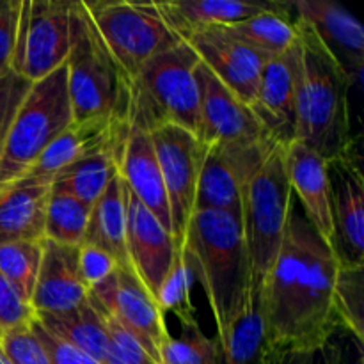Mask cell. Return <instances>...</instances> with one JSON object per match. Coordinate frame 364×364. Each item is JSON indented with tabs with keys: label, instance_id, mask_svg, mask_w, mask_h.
Returning a JSON list of instances; mask_svg holds the SVG:
<instances>
[{
	"label": "cell",
	"instance_id": "obj_10",
	"mask_svg": "<svg viewBox=\"0 0 364 364\" xmlns=\"http://www.w3.org/2000/svg\"><path fill=\"white\" fill-rule=\"evenodd\" d=\"M160 173L166 185L171 210V233L178 251L187 235L188 223L194 215L196 191L199 173L208 146L198 135L178 124H162L149 132Z\"/></svg>",
	"mask_w": 364,
	"mask_h": 364
},
{
	"label": "cell",
	"instance_id": "obj_20",
	"mask_svg": "<svg viewBox=\"0 0 364 364\" xmlns=\"http://www.w3.org/2000/svg\"><path fill=\"white\" fill-rule=\"evenodd\" d=\"M78 274L77 247L43 240V258L31 304L36 315H66L87 301Z\"/></svg>",
	"mask_w": 364,
	"mask_h": 364
},
{
	"label": "cell",
	"instance_id": "obj_11",
	"mask_svg": "<svg viewBox=\"0 0 364 364\" xmlns=\"http://www.w3.org/2000/svg\"><path fill=\"white\" fill-rule=\"evenodd\" d=\"M199 89V141L223 148L279 146L259 123L252 107L228 89L203 63L196 68Z\"/></svg>",
	"mask_w": 364,
	"mask_h": 364
},
{
	"label": "cell",
	"instance_id": "obj_26",
	"mask_svg": "<svg viewBox=\"0 0 364 364\" xmlns=\"http://www.w3.org/2000/svg\"><path fill=\"white\" fill-rule=\"evenodd\" d=\"M124 141L127 139L112 142L100 151L71 164L53 178L52 187L75 196L84 205L92 206L110 181L119 174Z\"/></svg>",
	"mask_w": 364,
	"mask_h": 364
},
{
	"label": "cell",
	"instance_id": "obj_1",
	"mask_svg": "<svg viewBox=\"0 0 364 364\" xmlns=\"http://www.w3.org/2000/svg\"><path fill=\"white\" fill-rule=\"evenodd\" d=\"M338 259L291 199L283 245L262 295L269 347L308 348L340 333L334 315Z\"/></svg>",
	"mask_w": 364,
	"mask_h": 364
},
{
	"label": "cell",
	"instance_id": "obj_8",
	"mask_svg": "<svg viewBox=\"0 0 364 364\" xmlns=\"http://www.w3.org/2000/svg\"><path fill=\"white\" fill-rule=\"evenodd\" d=\"M82 2L130 84L149 59L183 41L164 21L156 2Z\"/></svg>",
	"mask_w": 364,
	"mask_h": 364
},
{
	"label": "cell",
	"instance_id": "obj_23",
	"mask_svg": "<svg viewBox=\"0 0 364 364\" xmlns=\"http://www.w3.org/2000/svg\"><path fill=\"white\" fill-rule=\"evenodd\" d=\"M119 176L132 194L171 231L169 199L149 132L130 124L121 153Z\"/></svg>",
	"mask_w": 364,
	"mask_h": 364
},
{
	"label": "cell",
	"instance_id": "obj_41",
	"mask_svg": "<svg viewBox=\"0 0 364 364\" xmlns=\"http://www.w3.org/2000/svg\"><path fill=\"white\" fill-rule=\"evenodd\" d=\"M21 4L23 0H0V77L13 66Z\"/></svg>",
	"mask_w": 364,
	"mask_h": 364
},
{
	"label": "cell",
	"instance_id": "obj_13",
	"mask_svg": "<svg viewBox=\"0 0 364 364\" xmlns=\"http://www.w3.org/2000/svg\"><path fill=\"white\" fill-rule=\"evenodd\" d=\"M276 146L223 148L208 146L198 180L194 212H242V194Z\"/></svg>",
	"mask_w": 364,
	"mask_h": 364
},
{
	"label": "cell",
	"instance_id": "obj_18",
	"mask_svg": "<svg viewBox=\"0 0 364 364\" xmlns=\"http://www.w3.org/2000/svg\"><path fill=\"white\" fill-rule=\"evenodd\" d=\"M297 20L308 25L323 48L340 63L352 80L364 66V28L361 21L341 4L329 0L291 2Z\"/></svg>",
	"mask_w": 364,
	"mask_h": 364
},
{
	"label": "cell",
	"instance_id": "obj_34",
	"mask_svg": "<svg viewBox=\"0 0 364 364\" xmlns=\"http://www.w3.org/2000/svg\"><path fill=\"white\" fill-rule=\"evenodd\" d=\"M194 283V270H192L183 249H180L174 256L169 276H167L159 299H156L164 315L174 313L180 323L191 322L196 318V308L191 302V288Z\"/></svg>",
	"mask_w": 364,
	"mask_h": 364
},
{
	"label": "cell",
	"instance_id": "obj_27",
	"mask_svg": "<svg viewBox=\"0 0 364 364\" xmlns=\"http://www.w3.org/2000/svg\"><path fill=\"white\" fill-rule=\"evenodd\" d=\"M36 320L53 336L80 348L103 364L109 352L110 338L105 316L95 304L85 301L80 308L66 315H36Z\"/></svg>",
	"mask_w": 364,
	"mask_h": 364
},
{
	"label": "cell",
	"instance_id": "obj_45",
	"mask_svg": "<svg viewBox=\"0 0 364 364\" xmlns=\"http://www.w3.org/2000/svg\"><path fill=\"white\" fill-rule=\"evenodd\" d=\"M0 338H2V333H0Z\"/></svg>",
	"mask_w": 364,
	"mask_h": 364
},
{
	"label": "cell",
	"instance_id": "obj_43",
	"mask_svg": "<svg viewBox=\"0 0 364 364\" xmlns=\"http://www.w3.org/2000/svg\"><path fill=\"white\" fill-rule=\"evenodd\" d=\"M354 348H355V355H354V361H350V364H363V343L361 341L355 340Z\"/></svg>",
	"mask_w": 364,
	"mask_h": 364
},
{
	"label": "cell",
	"instance_id": "obj_37",
	"mask_svg": "<svg viewBox=\"0 0 364 364\" xmlns=\"http://www.w3.org/2000/svg\"><path fill=\"white\" fill-rule=\"evenodd\" d=\"M36 320V311L27 299L0 274V333L31 327Z\"/></svg>",
	"mask_w": 364,
	"mask_h": 364
},
{
	"label": "cell",
	"instance_id": "obj_31",
	"mask_svg": "<svg viewBox=\"0 0 364 364\" xmlns=\"http://www.w3.org/2000/svg\"><path fill=\"white\" fill-rule=\"evenodd\" d=\"M364 265L340 267L334 284V315L340 331L364 341Z\"/></svg>",
	"mask_w": 364,
	"mask_h": 364
},
{
	"label": "cell",
	"instance_id": "obj_17",
	"mask_svg": "<svg viewBox=\"0 0 364 364\" xmlns=\"http://www.w3.org/2000/svg\"><path fill=\"white\" fill-rule=\"evenodd\" d=\"M128 130L130 123L109 119V117H95L80 123H71L70 128H66L43 151L34 166L14 183L52 185L53 178L60 171L112 142L127 139Z\"/></svg>",
	"mask_w": 364,
	"mask_h": 364
},
{
	"label": "cell",
	"instance_id": "obj_25",
	"mask_svg": "<svg viewBox=\"0 0 364 364\" xmlns=\"http://www.w3.org/2000/svg\"><path fill=\"white\" fill-rule=\"evenodd\" d=\"M82 244L109 252L119 267H128L127 255V199L124 181L117 174L98 201L91 206Z\"/></svg>",
	"mask_w": 364,
	"mask_h": 364
},
{
	"label": "cell",
	"instance_id": "obj_44",
	"mask_svg": "<svg viewBox=\"0 0 364 364\" xmlns=\"http://www.w3.org/2000/svg\"><path fill=\"white\" fill-rule=\"evenodd\" d=\"M0 364H13V363L9 361V359L6 358V354H4V352H2V348H0Z\"/></svg>",
	"mask_w": 364,
	"mask_h": 364
},
{
	"label": "cell",
	"instance_id": "obj_9",
	"mask_svg": "<svg viewBox=\"0 0 364 364\" xmlns=\"http://www.w3.org/2000/svg\"><path fill=\"white\" fill-rule=\"evenodd\" d=\"M71 0H23L11 71L41 80L66 64L71 46Z\"/></svg>",
	"mask_w": 364,
	"mask_h": 364
},
{
	"label": "cell",
	"instance_id": "obj_12",
	"mask_svg": "<svg viewBox=\"0 0 364 364\" xmlns=\"http://www.w3.org/2000/svg\"><path fill=\"white\" fill-rule=\"evenodd\" d=\"M333 252L340 267L364 265V176L358 149L327 162Z\"/></svg>",
	"mask_w": 364,
	"mask_h": 364
},
{
	"label": "cell",
	"instance_id": "obj_40",
	"mask_svg": "<svg viewBox=\"0 0 364 364\" xmlns=\"http://www.w3.org/2000/svg\"><path fill=\"white\" fill-rule=\"evenodd\" d=\"M28 89H31V82L18 77L13 71L0 77V156H2L11 121Z\"/></svg>",
	"mask_w": 364,
	"mask_h": 364
},
{
	"label": "cell",
	"instance_id": "obj_24",
	"mask_svg": "<svg viewBox=\"0 0 364 364\" xmlns=\"http://www.w3.org/2000/svg\"><path fill=\"white\" fill-rule=\"evenodd\" d=\"M52 185L13 183L0 191V245L45 240Z\"/></svg>",
	"mask_w": 364,
	"mask_h": 364
},
{
	"label": "cell",
	"instance_id": "obj_29",
	"mask_svg": "<svg viewBox=\"0 0 364 364\" xmlns=\"http://www.w3.org/2000/svg\"><path fill=\"white\" fill-rule=\"evenodd\" d=\"M265 347L262 299L256 295L252 297L247 315L233 327L228 340L219 343V364H263Z\"/></svg>",
	"mask_w": 364,
	"mask_h": 364
},
{
	"label": "cell",
	"instance_id": "obj_16",
	"mask_svg": "<svg viewBox=\"0 0 364 364\" xmlns=\"http://www.w3.org/2000/svg\"><path fill=\"white\" fill-rule=\"evenodd\" d=\"M185 41L228 89L252 105L258 91L259 75L269 59L233 38L223 25H213L194 32Z\"/></svg>",
	"mask_w": 364,
	"mask_h": 364
},
{
	"label": "cell",
	"instance_id": "obj_32",
	"mask_svg": "<svg viewBox=\"0 0 364 364\" xmlns=\"http://www.w3.org/2000/svg\"><path fill=\"white\" fill-rule=\"evenodd\" d=\"M43 258L41 242H13L0 245V274L31 302Z\"/></svg>",
	"mask_w": 364,
	"mask_h": 364
},
{
	"label": "cell",
	"instance_id": "obj_38",
	"mask_svg": "<svg viewBox=\"0 0 364 364\" xmlns=\"http://www.w3.org/2000/svg\"><path fill=\"white\" fill-rule=\"evenodd\" d=\"M0 348L13 364H50L45 348L31 327L2 334Z\"/></svg>",
	"mask_w": 364,
	"mask_h": 364
},
{
	"label": "cell",
	"instance_id": "obj_21",
	"mask_svg": "<svg viewBox=\"0 0 364 364\" xmlns=\"http://www.w3.org/2000/svg\"><path fill=\"white\" fill-rule=\"evenodd\" d=\"M288 180L304 212L322 240L333 249V217H331V185L327 162L302 142L294 141L284 148Z\"/></svg>",
	"mask_w": 364,
	"mask_h": 364
},
{
	"label": "cell",
	"instance_id": "obj_22",
	"mask_svg": "<svg viewBox=\"0 0 364 364\" xmlns=\"http://www.w3.org/2000/svg\"><path fill=\"white\" fill-rule=\"evenodd\" d=\"M164 21L181 39L213 25H233L263 13L291 14V2H244V0H192V2H156Z\"/></svg>",
	"mask_w": 364,
	"mask_h": 364
},
{
	"label": "cell",
	"instance_id": "obj_7",
	"mask_svg": "<svg viewBox=\"0 0 364 364\" xmlns=\"http://www.w3.org/2000/svg\"><path fill=\"white\" fill-rule=\"evenodd\" d=\"M73 123L66 64L31 84L21 100L0 156V191L20 180L46 148Z\"/></svg>",
	"mask_w": 364,
	"mask_h": 364
},
{
	"label": "cell",
	"instance_id": "obj_4",
	"mask_svg": "<svg viewBox=\"0 0 364 364\" xmlns=\"http://www.w3.org/2000/svg\"><path fill=\"white\" fill-rule=\"evenodd\" d=\"M66 75L73 123L95 117L130 123V80L100 38L82 0L71 6Z\"/></svg>",
	"mask_w": 364,
	"mask_h": 364
},
{
	"label": "cell",
	"instance_id": "obj_15",
	"mask_svg": "<svg viewBox=\"0 0 364 364\" xmlns=\"http://www.w3.org/2000/svg\"><path fill=\"white\" fill-rule=\"evenodd\" d=\"M127 199V255L128 263L146 290L159 299L173 267L178 247L169 230L135 198L124 185Z\"/></svg>",
	"mask_w": 364,
	"mask_h": 364
},
{
	"label": "cell",
	"instance_id": "obj_33",
	"mask_svg": "<svg viewBox=\"0 0 364 364\" xmlns=\"http://www.w3.org/2000/svg\"><path fill=\"white\" fill-rule=\"evenodd\" d=\"M162 364H219L217 338L206 336L198 318L183 322L180 336H169L164 343Z\"/></svg>",
	"mask_w": 364,
	"mask_h": 364
},
{
	"label": "cell",
	"instance_id": "obj_6",
	"mask_svg": "<svg viewBox=\"0 0 364 364\" xmlns=\"http://www.w3.org/2000/svg\"><path fill=\"white\" fill-rule=\"evenodd\" d=\"M291 192L284 148L276 146L242 194V230L251 265L252 297L262 295L283 245L290 215Z\"/></svg>",
	"mask_w": 364,
	"mask_h": 364
},
{
	"label": "cell",
	"instance_id": "obj_2",
	"mask_svg": "<svg viewBox=\"0 0 364 364\" xmlns=\"http://www.w3.org/2000/svg\"><path fill=\"white\" fill-rule=\"evenodd\" d=\"M181 249L210 302L217 341L224 343L233 327L247 315L252 301L242 215L223 210L194 212Z\"/></svg>",
	"mask_w": 364,
	"mask_h": 364
},
{
	"label": "cell",
	"instance_id": "obj_5",
	"mask_svg": "<svg viewBox=\"0 0 364 364\" xmlns=\"http://www.w3.org/2000/svg\"><path fill=\"white\" fill-rule=\"evenodd\" d=\"M199 63L187 41L149 59L130 84V124L146 132L178 124L199 135Z\"/></svg>",
	"mask_w": 364,
	"mask_h": 364
},
{
	"label": "cell",
	"instance_id": "obj_14",
	"mask_svg": "<svg viewBox=\"0 0 364 364\" xmlns=\"http://www.w3.org/2000/svg\"><path fill=\"white\" fill-rule=\"evenodd\" d=\"M301 64V43L267 60L259 75L252 110L267 134L287 148L295 141L297 128V77Z\"/></svg>",
	"mask_w": 364,
	"mask_h": 364
},
{
	"label": "cell",
	"instance_id": "obj_30",
	"mask_svg": "<svg viewBox=\"0 0 364 364\" xmlns=\"http://www.w3.org/2000/svg\"><path fill=\"white\" fill-rule=\"evenodd\" d=\"M89 212L91 206L84 205L68 192L52 187L46 206L45 238L68 247H78L84 240Z\"/></svg>",
	"mask_w": 364,
	"mask_h": 364
},
{
	"label": "cell",
	"instance_id": "obj_19",
	"mask_svg": "<svg viewBox=\"0 0 364 364\" xmlns=\"http://www.w3.org/2000/svg\"><path fill=\"white\" fill-rule=\"evenodd\" d=\"M103 315L114 316L156 363L162 364V347L171 336L166 315L130 265L117 267L114 304Z\"/></svg>",
	"mask_w": 364,
	"mask_h": 364
},
{
	"label": "cell",
	"instance_id": "obj_42",
	"mask_svg": "<svg viewBox=\"0 0 364 364\" xmlns=\"http://www.w3.org/2000/svg\"><path fill=\"white\" fill-rule=\"evenodd\" d=\"M32 333L36 334V338L39 340V343L45 348L46 355H48L50 364H102L96 361L95 358H91L89 354L82 352L80 348L73 347V345L66 343L60 338L53 336L52 333L45 329L38 320H34L31 326Z\"/></svg>",
	"mask_w": 364,
	"mask_h": 364
},
{
	"label": "cell",
	"instance_id": "obj_28",
	"mask_svg": "<svg viewBox=\"0 0 364 364\" xmlns=\"http://www.w3.org/2000/svg\"><path fill=\"white\" fill-rule=\"evenodd\" d=\"M223 27L233 38L251 46L269 60L290 50L299 41V32L291 14L263 13Z\"/></svg>",
	"mask_w": 364,
	"mask_h": 364
},
{
	"label": "cell",
	"instance_id": "obj_3",
	"mask_svg": "<svg viewBox=\"0 0 364 364\" xmlns=\"http://www.w3.org/2000/svg\"><path fill=\"white\" fill-rule=\"evenodd\" d=\"M294 21L301 43L295 141L331 162L355 148L348 107V92L354 80L323 48L308 25L297 18Z\"/></svg>",
	"mask_w": 364,
	"mask_h": 364
},
{
	"label": "cell",
	"instance_id": "obj_35",
	"mask_svg": "<svg viewBox=\"0 0 364 364\" xmlns=\"http://www.w3.org/2000/svg\"><path fill=\"white\" fill-rule=\"evenodd\" d=\"M338 334L326 343L308 348H277L267 345L263 364H350Z\"/></svg>",
	"mask_w": 364,
	"mask_h": 364
},
{
	"label": "cell",
	"instance_id": "obj_39",
	"mask_svg": "<svg viewBox=\"0 0 364 364\" xmlns=\"http://www.w3.org/2000/svg\"><path fill=\"white\" fill-rule=\"evenodd\" d=\"M77 263L80 279L87 290L112 276L119 267L109 252L89 244H80L77 247Z\"/></svg>",
	"mask_w": 364,
	"mask_h": 364
},
{
	"label": "cell",
	"instance_id": "obj_36",
	"mask_svg": "<svg viewBox=\"0 0 364 364\" xmlns=\"http://www.w3.org/2000/svg\"><path fill=\"white\" fill-rule=\"evenodd\" d=\"M103 316L110 338L109 352L103 359V364H159L114 316Z\"/></svg>",
	"mask_w": 364,
	"mask_h": 364
}]
</instances>
